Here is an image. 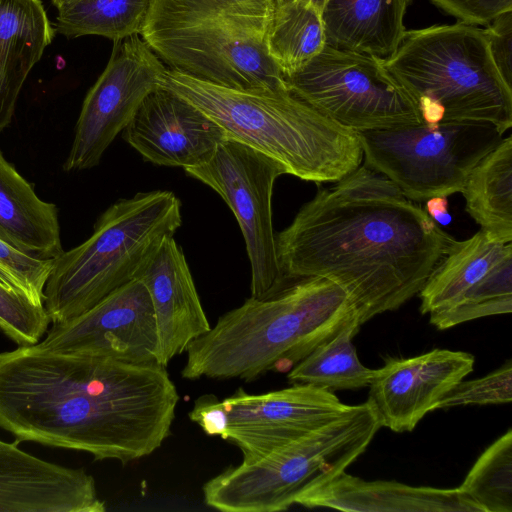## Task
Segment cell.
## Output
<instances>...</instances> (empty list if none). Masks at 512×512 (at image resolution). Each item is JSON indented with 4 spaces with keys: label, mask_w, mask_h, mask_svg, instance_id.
Segmentation results:
<instances>
[{
    "label": "cell",
    "mask_w": 512,
    "mask_h": 512,
    "mask_svg": "<svg viewBox=\"0 0 512 512\" xmlns=\"http://www.w3.org/2000/svg\"><path fill=\"white\" fill-rule=\"evenodd\" d=\"M121 133L145 161L184 169L206 162L228 139L206 114L160 86L144 99Z\"/></svg>",
    "instance_id": "16"
},
{
    "label": "cell",
    "mask_w": 512,
    "mask_h": 512,
    "mask_svg": "<svg viewBox=\"0 0 512 512\" xmlns=\"http://www.w3.org/2000/svg\"><path fill=\"white\" fill-rule=\"evenodd\" d=\"M53 261L25 251L0 235V279L38 306H44V289Z\"/></svg>",
    "instance_id": "30"
},
{
    "label": "cell",
    "mask_w": 512,
    "mask_h": 512,
    "mask_svg": "<svg viewBox=\"0 0 512 512\" xmlns=\"http://www.w3.org/2000/svg\"><path fill=\"white\" fill-rule=\"evenodd\" d=\"M186 174L212 188L232 210L243 235L251 266V297L270 298L288 285L277 258L272 223L276 179L286 174L274 159L227 139L203 164Z\"/></svg>",
    "instance_id": "12"
},
{
    "label": "cell",
    "mask_w": 512,
    "mask_h": 512,
    "mask_svg": "<svg viewBox=\"0 0 512 512\" xmlns=\"http://www.w3.org/2000/svg\"><path fill=\"white\" fill-rule=\"evenodd\" d=\"M510 249L512 242L492 241L481 230L469 239L455 240L418 293L420 312L431 314L454 304Z\"/></svg>",
    "instance_id": "24"
},
{
    "label": "cell",
    "mask_w": 512,
    "mask_h": 512,
    "mask_svg": "<svg viewBox=\"0 0 512 512\" xmlns=\"http://www.w3.org/2000/svg\"><path fill=\"white\" fill-rule=\"evenodd\" d=\"M180 396L166 367L52 352H0V428L19 442L123 464L149 456L171 433Z\"/></svg>",
    "instance_id": "2"
},
{
    "label": "cell",
    "mask_w": 512,
    "mask_h": 512,
    "mask_svg": "<svg viewBox=\"0 0 512 512\" xmlns=\"http://www.w3.org/2000/svg\"><path fill=\"white\" fill-rule=\"evenodd\" d=\"M0 235L43 258L63 252L56 205L40 199L1 150Z\"/></svg>",
    "instance_id": "22"
},
{
    "label": "cell",
    "mask_w": 512,
    "mask_h": 512,
    "mask_svg": "<svg viewBox=\"0 0 512 512\" xmlns=\"http://www.w3.org/2000/svg\"><path fill=\"white\" fill-rule=\"evenodd\" d=\"M466 212L489 239L512 242V137L502 141L472 169L461 191Z\"/></svg>",
    "instance_id": "23"
},
{
    "label": "cell",
    "mask_w": 512,
    "mask_h": 512,
    "mask_svg": "<svg viewBox=\"0 0 512 512\" xmlns=\"http://www.w3.org/2000/svg\"><path fill=\"white\" fill-rule=\"evenodd\" d=\"M0 443H1V440H0Z\"/></svg>",
    "instance_id": "39"
},
{
    "label": "cell",
    "mask_w": 512,
    "mask_h": 512,
    "mask_svg": "<svg viewBox=\"0 0 512 512\" xmlns=\"http://www.w3.org/2000/svg\"><path fill=\"white\" fill-rule=\"evenodd\" d=\"M380 425L366 402L257 460L231 466L202 490L207 506L224 512H277L329 481L369 446Z\"/></svg>",
    "instance_id": "8"
},
{
    "label": "cell",
    "mask_w": 512,
    "mask_h": 512,
    "mask_svg": "<svg viewBox=\"0 0 512 512\" xmlns=\"http://www.w3.org/2000/svg\"><path fill=\"white\" fill-rule=\"evenodd\" d=\"M408 3L411 1V0H406Z\"/></svg>",
    "instance_id": "38"
},
{
    "label": "cell",
    "mask_w": 512,
    "mask_h": 512,
    "mask_svg": "<svg viewBox=\"0 0 512 512\" xmlns=\"http://www.w3.org/2000/svg\"><path fill=\"white\" fill-rule=\"evenodd\" d=\"M285 82L295 96L356 132L423 123L411 96L373 55L325 45Z\"/></svg>",
    "instance_id": "10"
},
{
    "label": "cell",
    "mask_w": 512,
    "mask_h": 512,
    "mask_svg": "<svg viewBox=\"0 0 512 512\" xmlns=\"http://www.w3.org/2000/svg\"><path fill=\"white\" fill-rule=\"evenodd\" d=\"M166 68L140 35L113 42L106 67L83 101L63 165L66 172L90 169L100 163L144 99L159 87Z\"/></svg>",
    "instance_id": "13"
},
{
    "label": "cell",
    "mask_w": 512,
    "mask_h": 512,
    "mask_svg": "<svg viewBox=\"0 0 512 512\" xmlns=\"http://www.w3.org/2000/svg\"><path fill=\"white\" fill-rule=\"evenodd\" d=\"M383 65L418 107L423 123L512 126V86L491 55L485 29L457 22L406 30Z\"/></svg>",
    "instance_id": "6"
},
{
    "label": "cell",
    "mask_w": 512,
    "mask_h": 512,
    "mask_svg": "<svg viewBox=\"0 0 512 512\" xmlns=\"http://www.w3.org/2000/svg\"><path fill=\"white\" fill-rule=\"evenodd\" d=\"M136 278L145 285L154 310L156 361L166 367L211 328L185 255L173 236L161 243Z\"/></svg>",
    "instance_id": "18"
},
{
    "label": "cell",
    "mask_w": 512,
    "mask_h": 512,
    "mask_svg": "<svg viewBox=\"0 0 512 512\" xmlns=\"http://www.w3.org/2000/svg\"><path fill=\"white\" fill-rule=\"evenodd\" d=\"M159 86L216 122L228 139L278 162L304 181L336 183L363 160L358 132L323 115L288 88L236 89L166 68Z\"/></svg>",
    "instance_id": "4"
},
{
    "label": "cell",
    "mask_w": 512,
    "mask_h": 512,
    "mask_svg": "<svg viewBox=\"0 0 512 512\" xmlns=\"http://www.w3.org/2000/svg\"><path fill=\"white\" fill-rule=\"evenodd\" d=\"M54 33L40 0H0V131L11 123L22 87Z\"/></svg>",
    "instance_id": "20"
},
{
    "label": "cell",
    "mask_w": 512,
    "mask_h": 512,
    "mask_svg": "<svg viewBox=\"0 0 512 512\" xmlns=\"http://www.w3.org/2000/svg\"><path fill=\"white\" fill-rule=\"evenodd\" d=\"M326 45L321 6L314 0H273L266 35L270 59L285 78Z\"/></svg>",
    "instance_id": "25"
},
{
    "label": "cell",
    "mask_w": 512,
    "mask_h": 512,
    "mask_svg": "<svg viewBox=\"0 0 512 512\" xmlns=\"http://www.w3.org/2000/svg\"><path fill=\"white\" fill-rule=\"evenodd\" d=\"M484 29L492 58L504 80L512 86V11L501 14Z\"/></svg>",
    "instance_id": "34"
},
{
    "label": "cell",
    "mask_w": 512,
    "mask_h": 512,
    "mask_svg": "<svg viewBox=\"0 0 512 512\" xmlns=\"http://www.w3.org/2000/svg\"><path fill=\"white\" fill-rule=\"evenodd\" d=\"M475 358L463 351L433 349L410 358L389 359L377 369L366 401L380 427L410 432L466 375Z\"/></svg>",
    "instance_id": "15"
},
{
    "label": "cell",
    "mask_w": 512,
    "mask_h": 512,
    "mask_svg": "<svg viewBox=\"0 0 512 512\" xmlns=\"http://www.w3.org/2000/svg\"><path fill=\"white\" fill-rule=\"evenodd\" d=\"M425 210L435 221L444 222L445 219H449L447 197L438 196L428 199Z\"/></svg>",
    "instance_id": "35"
},
{
    "label": "cell",
    "mask_w": 512,
    "mask_h": 512,
    "mask_svg": "<svg viewBox=\"0 0 512 512\" xmlns=\"http://www.w3.org/2000/svg\"><path fill=\"white\" fill-rule=\"evenodd\" d=\"M295 504L353 512H482L459 488L366 481L345 471L303 493Z\"/></svg>",
    "instance_id": "19"
},
{
    "label": "cell",
    "mask_w": 512,
    "mask_h": 512,
    "mask_svg": "<svg viewBox=\"0 0 512 512\" xmlns=\"http://www.w3.org/2000/svg\"><path fill=\"white\" fill-rule=\"evenodd\" d=\"M315 2H317L320 6H322L324 0H314Z\"/></svg>",
    "instance_id": "37"
},
{
    "label": "cell",
    "mask_w": 512,
    "mask_h": 512,
    "mask_svg": "<svg viewBox=\"0 0 512 512\" xmlns=\"http://www.w3.org/2000/svg\"><path fill=\"white\" fill-rule=\"evenodd\" d=\"M273 0H153L141 38L170 69L236 89H281L266 35Z\"/></svg>",
    "instance_id": "5"
},
{
    "label": "cell",
    "mask_w": 512,
    "mask_h": 512,
    "mask_svg": "<svg viewBox=\"0 0 512 512\" xmlns=\"http://www.w3.org/2000/svg\"><path fill=\"white\" fill-rule=\"evenodd\" d=\"M50 318L44 306L0 279V331L18 346L37 344L46 334Z\"/></svg>",
    "instance_id": "31"
},
{
    "label": "cell",
    "mask_w": 512,
    "mask_h": 512,
    "mask_svg": "<svg viewBox=\"0 0 512 512\" xmlns=\"http://www.w3.org/2000/svg\"><path fill=\"white\" fill-rule=\"evenodd\" d=\"M181 225V202L171 191L139 192L110 205L86 241L54 258L44 289L51 324L82 314L135 279Z\"/></svg>",
    "instance_id": "7"
},
{
    "label": "cell",
    "mask_w": 512,
    "mask_h": 512,
    "mask_svg": "<svg viewBox=\"0 0 512 512\" xmlns=\"http://www.w3.org/2000/svg\"><path fill=\"white\" fill-rule=\"evenodd\" d=\"M455 240L392 181L360 165L318 189L276 235V251L288 282L332 280L362 325L418 294Z\"/></svg>",
    "instance_id": "1"
},
{
    "label": "cell",
    "mask_w": 512,
    "mask_h": 512,
    "mask_svg": "<svg viewBox=\"0 0 512 512\" xmlns=\"http://www.w3.org/2000/svg\"><path fill=\"white\" fill-rule=\"evenodd\" d=\"M35 345L52 352L157 363L158 334L149 293L135 278L82 314L52 323Z\"/></svg>",
    "instance_id": "14"
},
{
    "label": "cell",
    "mask_w": 512,
    "mask_h": 512,
    "mask_svg": "<svg viewBox=\"0 0 512 512\" xmlns=\"http://www.w3.org/2000/svg\"><path fill=\"white\" fill-rule=\"evenodd\" d=\"M95 480L83 468L45 461L0 443V512H104Z\"/></svg>",
    "instance_id": "17"
},
{
    "label": "cell",
    "mask_w": 512,
    "mask_h": 512,
    "mask_svg": "<svg viewBox=\"0 0 512 512\" xmlns=\"http://www.w3.org/2000/svg\"><path fill=\"white\" fill-rule=\"evenodd\" d=\"M512 312V249L508 250L454 304L430 315V323L444 330L478 318Z\"/></svg>",
    "instance_id": "28"
},
{
    "label": "cell",
    "mask_w": 512,
    "mask_h": 512,
    "mask_svg": "<svg viewBox=\"0 0 512 512\" xmlns=\"http://www.w3.org/2000/svg\"><path fill=\"white\" fill-rule=\"evenodd\" d=\"M357 319L318 345L288 373L292 383L308 384L325 390H349L370 385L377 369L364 366L352 339L360 329Z\"/></svg>",
    "instance_id": "26"
},
{
    "label": "cell",
    "mask_w": 512,
    "mask_h": 512,
    "mask_svg": "<svg viewBox=\"0 0 512 512\" xmlns=\"http://www.w3.org/2000/svg\"><path fill=\"white\" fill-rule=\"evenodd\" d=\"M459 490L482 512H512V430L476 460Z\"/></svg>",
    "instance_id": "29"
},
{
    "label": "cell",
    "mask_w": 512,
    "mask_h": 512,
    "mask_svg": "<svg viewBox=\"0 0 512 512\" xmlns=\"http://www.w3.org/2000/svg\"><path fill=\"white\" fill-rule=\"evenodd\" d=\"M406 0H324L326 45L385 59L404 34Z\"/></svg>",
    "instance_id": "21"
},
{
    "label": "cell",
    "mask_w": 512,
    "mask_h": 512,
    "mask_svg": "<svg viewBox=\"0 0 512 512\" xmlns=\"http://www.w3.org/2000/svg\"><path fill=\"white\" fill-rule=\"evenodd\" d=\"M364 165L414 202L461 192L472 169L503 139L485 122L401 125L358 132Z\"/></svg>",
    "instance_id": "9"
},
{
    "label": "cell",
    "mask_w": 512,
    "mask_h": 512,
    "mask_svg": "<svg viewBox=\"0 0 512 512\" xmlns=\"http://www.w3.org/2000/svg\"><path fill=\"white\" fill-rule=\"evenodd\" d=\"M153 0H81L58 10L55 32L68 38L102 36L113 42L140 35Z\"/></svg>",
    "instance_id": "27"
},
{
    "label": "cell",
    "mask_w": 512,
    "mask_h": 512,
    "mask_svg": "<svg viewBox=\"0 0 512 512\" xmlns=\"http://www.w3.org/2000/svg\"><path fill=\"white\" fill-rule=\"evenodd\" d=\"M351 405L340 402L331 391L308 384L263 394L242 388L219 400L200 396L189 418L210 436H220L236 445L243 462L299 439L346 413Z\"/></svg>",
    "instance_id": "11"
},
{
    "label": "cell",
    "mask_w": 512,
    "mask_h": 512,
    "mask_svg": "<svg viewBox=\"0 0 512 512\" xmlns=\"http://www.w3.org/2000/svg\"><path fill=\"white\" fill-rule=\"evenodd\" d=\"M355 309L330 279L295 280L267 299L250 297L186 348L183 378L253 380L297 364L352 320Z\"/></svg>",
    "instance_id": "3"
},
{
    "label": "cell",
    "mask_w": 512,
    "mask_h": 512,
    "mask_svg": "<svg viewBox=\"0 0 512 512\" xmlns=\"http://www.w3.org/2000/svg\"><path fill=\"white\" fill-rule=\"evenodd\" d=\"M52 3L54 4V6L60 10L62 9L63 7H66L68 5H71L73 3H76L78 1H81V0H51Z\"/></svg>",
    "instance_id": "36"
},
{
    "label": "cell",
    "mask_w": 512,
    "mask_h": 512,
    "mask_svg": "<svg viewBox=\"0 0 512 512\" xmlns=\"http://www.w3.org/2000/svg\"><path fill=\"white\" fill-rule=\"evenodd\" d=\"M512 400V361L486 376L458 382L436 404V409L465 405L505 404Z\"/></svg>",
    "instance_id": "32"
},
{
    "label": "cell",
    "mask_w": 512,
    "mask_h": 512,
    "mask_svg": "<svg viewBox=\"0 0 512 512\" xmlns=\"http://www.w3.org/2000/svg\"><path fill=\"white\" fill-rule=\"evenodd\" d=\"M442 11L469 25H487L512 11V0H430Z\"/></svg>",
    "instance_id": "33"
}]
</instances>
